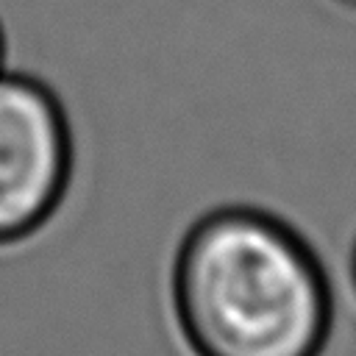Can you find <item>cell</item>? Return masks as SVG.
<instances>
[{
  "mask_svg": "<svg viewBox=\"0 0 356 356\" xmlns=\"http://www.w3.org/2000/svg\"><path fill=\"white\" fill-rule=\"evenodd\" d=\"M170 298L192 356H323L334 289L317 248L261 206L197 217L172 259Z\"/></svg>",
  "mask_w": 356,
  "mask_h": 356,
  "instance_id": "1",
  "label": "cell"
},
{
  "mask_svg": "<svg viewBox=\"0 0 356 356\" xmlns=\"http://www.w3.org/2000/svg\"><path fill=\"white\" fill-rule=\"evenodd\" d=\"M75 142L58 95L36 75L0 72V248L36 236L61 209Z\"/></svg>",
  "mask_w": 356,
  "mask_h": 356,
  "instance_id": "2",
  "label": "cell"
},
{
  "mask_svg": "<svg viewBox=\"0 0 356 356\" xmlns=\"http://www.w3.org/2000/svg\"><path fill=\"white\" fill-rule=\"evenodd\" d=\"M348 275H350V284H353V292H356V239H353V248H350V256H348Z\"/></svg>",
  "mask_w": 356,
  "mask_h": 356,
  "instance_id": "3",
  "label": "cell"
},
{
  "mask_svg": "<svg viewBox=\"0 0 356 356\" xmlns=\"http://www.w3.org/2000/svg\"><path fill=\"white\" fill-rule=\"evenodd\" d=\"M3 64H6V33H3V25H0V72H3Z\"/></svg>",
  "mask_w": 356,
  "mask_h": 356,
  "instance_id": "4",
  "label": "cell"
},
{
  "mask_svg": "<svg viewBox=\"0 0 356 356\" xmlns=\"http://www.w3.org/2000/svg\"><path fill=\"white\" fill-rule=\"evenodd\" d=\"M334 3H339V6H345V8H356V0H334Z\"/></svg>",
  "mask_w": 356,
  "mask_h": 356,
  "instance_id": "5",
  "label": "cell"
}]
</instances>
